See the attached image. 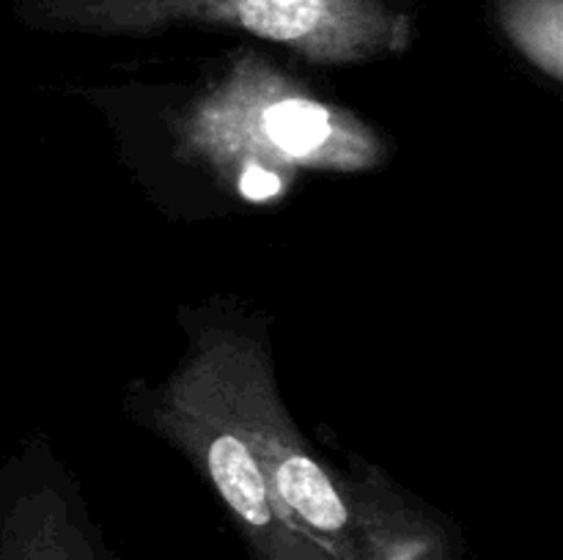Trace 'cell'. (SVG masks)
Instances as JSON below:
<instances>
[{
  "mask_svg": "<svg viewBox=\"0 0 563 560\" xmlns=\"http://www.w3.org/2000/svg\"><path fill=\"white\" fill-rule=\"evenodd\" d=\"M181 146L218 168L247 173L363 170L383 163L385 146L366 124L319 102L264 58L236 55L179 124Z\"/></svg>",
  "mask_w": 563,
  "mask_h": 560,
  "instance_id": "obj_2",
  "label": "cell"
},
{
  "mask_svg": "<svg viewBox=\"0 0 563 560\" xmlns=\"http://www.w3.org/2000/svg\"><path fill=\"white\" fill-rule=\"evenodd\" d=\"M20 16L42 31L93 36L218 27L324 66L390 58L416 36L412 16L390 0H20Z\"/></svg>",
  "mask_w": 563,
  "mask_h": 560,
  "instance_id": "obj_1",
  "label": "cell"
},
{
  "mask_svg": "<svg viewBox=\"0 0 563 560\" xmlns=\"http://www.w3.org/2000/svg\"><path fill=\"white\" fill-rule=\"evenodd\" d=\"M0 560H115L69 494L47 483L27 494L0 533Z\"/></svg>",
  "mask_w": 563,
  "mask_h": 560,
  "instance_id": "obj_5",
  "label": "cell"
},
{
  "mask_svg": "<svg viewBox=\"0 0 563 560\" xmlns=\"http://www.w3.org/2000/svg\"><path fill=\"white\" fill-rule=\"evenodd\" d=\"M498 22L522 58L550 80H561L563 0H498Z\"/></svg>",
  "mask_w": 563,
  "mask_h": 560,
  "instance_id": "obj_6",
  "label": "cell"
},
{
  "mask_svg": "<svg viewBox=\"0 0 563 560\" xmlns=\"http://www.w3.org/2000/svg\"><path fill=\"white\" fill-rule=\"evenodd\" d=\"M141 417L207 478L253 560H333L280 505L231 393L212 322L190 329L176 371L148 390Z\"/></svg>",
  "mask_w": 563,
  "mask_h": 560,
  "instance_id": "obj_3",
  "label": "cell"
},
{
  "mask_svg": "<svg viewBox=\"0 0 563 560\" xmlns=\"http://www.w3.org/2000/svg\"><path fill=\"white\" fill-rule=\"evenodd\" d=\"M229 371L231 393L258 456L264 478L286 514L322 544L333 560L355 558L357 492L352 478L322 467L291 423L278 384L267 335L256 324L212 322Z\"/></svg>",
  "mask_w": 563,
  "mask_h": 560,
  "instance_id": "obj_4",
  "label": "cell"
}]
</instances>
